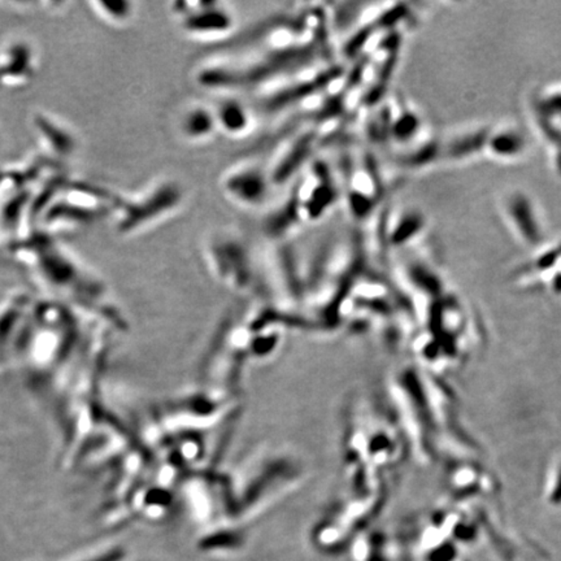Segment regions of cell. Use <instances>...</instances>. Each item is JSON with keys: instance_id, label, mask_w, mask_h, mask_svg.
I'll return each instance as SVG.
<instances>
[{"instance_id": "obj_1", "label": "cell", "mask_w": 561, "mask_h": 561, "mask_svg": "<svg viewBox=\"0 0 561 561\" xmlns=\"http://www.w3.org/2000/svg\"><path fill=\"white\" fill-rule=\"evenodd\" d=\"M341 203L334 167L316 158L291 182L282 201L269 210L263 231L269 242H288L305 228L324 221Z\"/></svg>"}, {"instance_id": "obj_10", "label": "cell", "mask_w": 561, "mask_h": 561, "mask_svg": "<svg viewBox=\"0 0 561 561\" xmlns=\"http://www.w3.org/2000/svg\"><path fill=\"white\" fill-rule=\"evenodd\" d=\"M181 137L192 144H207L220 135L212 104L196 100L181 112L178 121Z\"/></svg>"}, {"instance_id": "obj_8", "label": "cell", "mask_w": 561, "mask_h": 561, "mask_svg": "<svg viewBox=\"0 0 561 561\" xmlns=\"http://www.w3.org/2000/svg\"><path fill=\"white\" fill-rule=\"evenodd\" d=\"M503 216L512 233L528 246H538L545 239L542 217L533 199L523 192H511L503 198Z\"/></svg>"}, {"instance_id": "obj_5", "label": "cell", "mask_w": 561, "mask_h": 561, "mask_svg": "<svg viewBox=\"0 0 561 561\" xmlns=\"http://www.w3.org/2000/svg\"><path fill=\"white\" fill-rule=\"evenodd\" d=\"M202 254L212 276L230 290L262 294L260 263L250 243L233 228L208 231Z\"/></svg>"}, {"instance_id": "obj_3", "label": "cell", "mask_w": 561, "mask_h": 561, "mask_svg": "<svg viewBox=\"0 0 561 561\" xmlns=\"http://www.w3.org/2000/svg\"><path fill=\"white\" fill-rule=\"evenodd\" d=\"M347 71L340 60L306 66L253 92L257 117L280 118L317 102L341 82Z\"/></svg>"}, {"instance_id": "obj_9", "label": "cell", "mask_w": 561, "mask_h": 561, "mask_svg": "<svg viewBox=\"0 0 561 561\" xmlns=\"http://www.w3.org/2000/svg\"><path fill=\"white\" fill-rule=\"evenodd\" d=\"M216 95V99L211 104L215 111L220 135L233 140L250 137L259 121L250 100L247 102L236 94Z\"/></svg>"}, {"instance_id": "obj_11", "label": "cell", "mask_w": 561, "mask_h": 561, "mask_svg": "<svg viewBox=\"0 0 561 561\" xmlns=\"http://www.w3.org/2000/svg\"><path fill=\"white\" fill-rule=\"evenodd\" d=\"M526 149L528 141L522 132L514 126H502L491 130L486 156L496 160H514L522 158Z\"/></svg>"}, {"instance_id": "obj_7", "label": "cell", "mask_w": 561, "mask_h": 561, "mask_svg": "<svg viewBox=\"0 0 561 561\" xmlns=\"http://www.w3.org/2000/svg\"><path fill=\"white\" fill-rule=\"evenodd\" d=\"M179 26L190 39L211 47L225 42L236 33V17L227 3H176Z\"/></svg>"}, {"instance_id": "obj_2", "label": "cell", "mask_w": 561, "mask_h": 561, "mask_svg": "<svg viewBox=\"0 0 561 561\" xmlns=\"http://www.w3.org/2000/svg\"><path fill=\"white\" fill-rule=\"evenodd\" d=\"M334 170L347 212L355 224H367L386 205V179L383 177L375 153L370 151L364 141L343 142Z\"/></svg>"}, {"instance_id": "obj_6", "label": "cell", "mask_w": 561, "mask_h": 561, "mask_svg": "<svg viewBox=\"0 0 561 561\" xmlns=\"http://www.w3.org/2000/svg\"><path fill=\"white\" fill-rule=\"evenodd\" d=\"M219 185L222 195L243 210L267 207L277 190L267 161L247 155L221 173Z\"/></svg>"}, {"instance_id": "obj_4", "label": "cell", "mask_w": 561, "mask_h": 561, "mask_svg": "<svg viewBox=\"0 0 561 561\" xmlns=\"http://www.w3.org/2000/svg\"><path fill=\"white\" fill-rule=\"evenodd\" d=\"M243 470L242 479L230 477L234 491V511L257 514L290 493L302 482L303 467L290 455L273 453L257 456Z\"/></svg>"}]
</instances>
